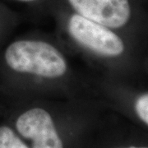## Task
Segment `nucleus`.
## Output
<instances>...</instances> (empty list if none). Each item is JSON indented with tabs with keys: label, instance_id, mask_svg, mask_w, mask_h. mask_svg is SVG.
<instances>
[{
	"label": "nucleus",
	"instance_id": "7ed1b4c3",
	"mask_svg": "<svg viewBox=\"0 0 148 148\" xmlns=\"http://www.w3.org/2000/svg\"><path fill=\"white\" fill-rule=\"evenodd\" d=\"M16 127L23 138L32 140V148H64L52 118L43 109L23 113L17 119Z\"/></svg>",
	"mask_w": 148,
	"mask_h": 148
},
{
	"label": "nucleus",
	"instance_id": "f03ea898",
	"mask_svg": "<svg viewBox=\"0 0 148 148\" xmlns=\"http://www.w3.org/2000/svg\"><path fill=\"white\" fill-rule=\"evenodd\" d=\"M69 32L82 45L102 56L116 57L124 50L123 40L115 33L79 14L69 19Z\"/></svg>",
	"mask_w": 148,
	"mask_h": 148
},
{
	"label": "nucleus",
	"instance_id": "39448f33",
	"mask_svg": "<svg viewBox=\"0 0 148 148\" xmlns=\"http://www.w3.org/2000/svg\"><path fill=\"white\" fill-rule=\"evenodd\" d=\"M0 148H28L8 127H0Z\"/></svg>",
	"mask_w": 148,
	"mask_h": 148
},
{
	"label": "nucleus",
	"instance_id": "423d86ee",
	"mask_svg": "<svg viewBox=\"0 0 148 148\" xmlns=\"http://www.w3.org/2000/svg\"><path fill=\"white\" fill-rule=\"evenodd\" d=\"M135 110L139 118L148 125V94L138 98L135 104Z\"/></svg>",
	"mask_w": 148,
	"mask_h": 148
},
{
	"label": "nucleus",
	"instance_id": "f257e3e1",
	"mask_svg": "<svg viewBox=\"0 0 148 148\" xmlns=\"http://www.w3.org/2000/svg\"><path fill=\"white\" fill-rule=\"evenodd\" d=\"M11 69L47 78H57L67 71V64L58 49L50 44L36 40H20L11 44L5 52Z\"/></svg>",
	"mask_w": 148,
	"mask_h": 148
},
{
	"label": "nucleus",
	"instance_id": "6e6552de",
	"mask_svg": "<svg viewBox=\"0 0 148 148\" xmlns=\"http://www.w3.org/2000/svg\"><path fill=\"white\" fill-rule=\"evenodd\" d=\"M21 1H33V0H21Z\"/></svg>",
	"mask_w": 148,
	"mask_h": 148
},
{
	"label": "nucleus",
	"instance_id": "0eeeda50",
	"mask_svg": "<svg viewBox=\"0 0 148 148\" xmlns=\"http://www.w3.org/2000/svg\"><path fill=\"white\" fill-rule=\"evenodd\" d=\"M129 148H148V147H129Z\"/></svg>",
	"mask_w": 148,
	"mask_h": 148
},
{
	"label": "nucleus",
	"instance_id": "20e7f679",
	"mask_svg": "<svg viewBox=\"0 0 148 148\" xmlns=\"http://www.w3.org/2000/svg\"><path fill=\"white\" fill-rule=\"evenodd\" d=\"M77 12L110 28L123 27L131 16L129 0H69Z\"/></svg>",
	"mask_w": 148,
	"mask_h": 148
}]
</instances>
